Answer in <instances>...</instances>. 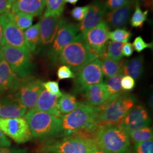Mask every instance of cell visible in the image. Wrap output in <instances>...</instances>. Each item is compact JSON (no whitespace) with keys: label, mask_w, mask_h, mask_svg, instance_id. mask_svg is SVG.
Masks as SVG:
<instances>
[{"label":"cell","mask_w":153,"mask_h":153,"mask_svg":"<svg viewBox=\"0 0 153 153\" xmlns=\"http://www.w3.org/2000/svg\"><path fill=\"white\" fill-rule=\"evenodd\" d=\"M137 100L134 95L123 92L110 97L104 104L98 107V111L90 124L98 128L120 125Z\"/></svg>","instance_id":"1"},{"label":"cell","mask_w":153,"mask_h":153,"mask_svg":"<svg viewBox=\"0 0 153 153\" xmlns=\"http://www.w3.org/2000/svg\"><path fill=\"white\" fill-rule=\"evenodd\" d=\"M95 141L78 134L44 140L38 146V153H91L97 148Z\"/></svg>","instance_id":"2"},{"label":"cell","mask_w":153,"mask_h":153,"mask_svg":"<svg viewBox=\"0 0 153 153\" xmlns=\"http://www.w3.org/2000/svg\"><path fill=\"white\" fill-rule=\"evenodd\" d=\"M93 140L99 148L111 153H133L129 134L120 125L98 128Z\"/></svg>","instance_id":"3"},{"label":"cell","mask_w":153,"mask_h":153,"mask_svg":"<svg viewBox=\"0 0 153 153\" xmlns=\"http://www.w3.org/2000/svg\"><path fill=\"white\" fill-rule=\"evenodd\" d=\"M97 59V57L91 51L80 33L62 50L58 61L76 73Z\"/></svg>","instance_id":"4"},{"label":"cell","mask_w":153,"mask_h":153,"mask_svg":"<svg viewBox=\"0 0 153 153\" xmlns=\"http://www.w3.org/2000/svg\"><path fill=\"white\" fill-rule=\"evenodd\" d=\"M24 116L33 138L43 141L58 137L60 132V117L33 109H29Z\"/></svg>","instance_id":"5"},{"label":"cell","mask_w":153,"mask_h":153,"mask_svg":"<svg viewBox=\"0 0 153 153\" xmlns=\"http://www.w3.org/2000/svg\"><path fill=\"white\" fill-rule=\"evenodd\" d=\"M98 110V107L82 103L74 111L63 115L60 132L57 137L70 136L85 128L91 123Z\"/></svg>","instance_id":"6"},{"label":"cell","mask_w":153,"mask_h":153,"mask_svg":"<svg viewBox=\"0 0 153 153\" xmlns=\"http://www.w3.org/2000/svg\"><path fill=\"white\" fill-rule=\"evenodd\" d=\"M4 59L12 71L20 78L31 76L35 71L32 56L21 49L5 45L1 47Z\"/></svg>","instance_id":"7"},{"label":"cell","mask_w":153,"mask_h":153,"mask_svg":"<svg viewBox=\"0 0 153 153\" xmlns=\"http://www.w3.org/2000/svg\"><path fill=\"white\" fill-rule=\"evenodd\" d=\"M109 28L104 20L82 34L88 47L98 59L105 56L109 40Z\"/></svg>","instance_id":"8"},{"label":"cell","mask_w":153,"mask_h":153,"mask_svg":"<svg viewBox=\"0 0 153 153\" xmlns=\"http://www.w3.org/2000/svg\"><path fill=\"white\" fill-rule=\"evenodd\" d=\"M74 91L77 93L84 91L93 85L103 82L104 75L100 66V59H97L76 73Z\"/></svg>","instance_id":"9"},{"label":"cell","mask_w":153,"mask_h":153,"mask_svg":"<svg viewBox=\"0 0 153 153\" xmlns=\"http://www.w3.org/2000/svg\"><path fill=\"white\" fill-rule=\"evenodd\" d=\"M0 20L2 27L4 45L15 47L31 55L26 45L23 31L16 26L10 12L8 11L1 15Z\"/></svg>","instance_id":"10"},{"label":"cell","mask_w":153,"mask_h":153,"mask_svg":"<svg viewBox=\"0 0 153 153\" xmlns=\"http://www.w3.org/2000/svg\"><path fill=\"white\" fill-rule=\"evenodd\" d=\"M0 130L18 143L30 141L33 136L25 118L6 119L0 117Z\"/></svg>","instance_id":"11"},{"label":"cell","mask_w":153,"mask_h":153,"mask_svg":"<svg viewBox=\"0 0 153 153\" xmlns=\"http://www.w3.org/2000/svg\"><path fill=\"white\" fill-rule=\"evenodd\" d=\"M78 32V25L76 24L66 22L61 26L47 54L48 59L52 64L58 61L62 50L71 42Z\"/></svg>","instance_id":"12"},{"label":"cell","mask_w":153,"mask_h":153,"mask_svg":"<svg viewBox=\"0 0 153 153\" xmlns=\"http://www.w3.org/2000/svg\"><path fill=\"white\" fill-rule=\"evenodd\" d=\"M43 88V82L31 75L22 78L16 93L22 104L31 109L35 107Z\"/></svg>","instance_id":"13"},{"label":"cell","mask_w":153,"mask_h":153,"mask_svg":"<svg viewBox=\"0 0 153 153\" xmlns=\"http://www.w3.org/2000/svg\"><path fill=\"white\" fill-rule=\"evenodd\" d=\"M67 22L65 18L56 16H44L39 21L40 43L39 47L46 48L53 42L59 30Z\"/></svg>","instance_id":"14"},{"label":"cell","mask_w":153,"mask_h":153,"mask_svg":"<svg viewBox=\"0 0 153 153\" xmlns=\"http://www.w3.org/2000/svg\"><path fill=\"white\" fill-rule=\"evenodd\" d=\"M27 110V108L21 102L17 93L0 94V117H22Z\"/></svg>","instance_id":"15"},{"label":"cell","mask_w":153,"mask_h":153,"mask_svg":"<svg viewBox=\"0 0 153 153\" xmlns=\"http://www.w3.org/2000/svg\"><path fill=\"white\" fill-rule=\"evenodd\" d=\"M151 120L148 111L142 105L133 107L121 121L120 126L128 133L149 126Z\"/></svg>","instance_id":"16"},{"label":"cell","mask_w":153,"mask_h":153,"mask_svg":"<svg viewBox=\"0 0 153 153\" xmlns=\"http://www.w3.org/2000/svg\"><path fill=\"white\" fill-rule=\"evenodd\" d=\"M107 10L102 0H94L84 19L78 26L81 33H84L103 20Z\"/></svg>","instance_id":"17"},{"label":"cell","mask_w":153,"mask_h":153,"mask_svg":"<svg viewBox=\"0 0 153 153\" xmlns=\"http://www.w3.org/2000/svg\"><path fill=\"white\" fill-rule=\"evenodd\" d=\"M21 80L4 59L0 63V94L16 93Z\"/></svg>","instance_id":"18"},{"label":"cell","mask_w":153,"mask_h":153,"mask_svg":"<svg viewBox=\"0 0 153 153\" xmlns=\"http://www.w3.org/2000/svg\"><path fill=\"white\" fill-rule=\"evenodd\" d=\"M132 4L120 8L107 11L104 16V21L110 29L114 30L126 26L128 24L133 9Z\"/></svg>","instance_id":"19"},{"label":"cell","mask_w":153,"mask_h":153,"mask_svg":"<svg viewBox=\"0 0 153 153\" xmlns=\"http://www.w3.org/2000/svg\"><path fill=\"white\" fill-rule=\"evenodd\" d=\"M45 0H15L11 4V13H23L33 16L42 14Z\"/></svg>","instance_id":"20"},{"label":"cell","mask_w":153,"mask_h":153,"mask_svg":"<svg viewBox=\"0 0 153 153\" xmlns=\"http://www.w3.org/2000/svg\"><path fill=\"white\" fill-rule=\"evenodd\" d=\"M86 104L93 107H99L109 98L110 94L105 83L90 86L84 91Z\"/></svg>","instance_id":"21"},{"label":"cell","mask_w":153,"mask_h":153,"mask_svg":"<svg viewBox=\"0 0 153 153\" xmlns=\"http://www.w3.org/2000/svg\"><path fill=\"white\" fill-rule=\"evenodd\" d=\"M59 98L57 96L49 93L43 88L33 109L51 114L61 118L63 115L60 112L57 107Z\"/></svg>","instance_id":"22"},{"label":"cell","mask_w":153,"mask_h":153,"mask_svg":"<svg viewBox=\"0 0 153 153\" xmlns=\"http://www.w3.org/2000/svg\"><path fill=\"white\" fill-rule=\"evenodd\" d=\"M144 61L142 56H140L129 60L124 61L123 66V74L131 76L138 79L142 76L143 71Z\"/></svg>","instance_id":"23"},{"label":"cell","mask_w":153,"mask_h":153,"mask_svg":"<svg viewBox=\"0 0 153 153\" xmlns=\"http://www.w3.org/2000/svg\"><path fill=\"white\" fill-rule=\"evenodd\" d=\"M100 66L104 76L110 78L122 73L124 60L116 61L105 56L101 59ZM123 74V73H122Z\"/></svg>","instance_id":"24"},{"label":"cell","mask_w":153,"mask_h":153,"mask_svg":"<svg viewBox=\"0 0 153 153\" xmlns=\"http://www.w3.org/2000/svg\"><path fill=\"white\" fill-rule=\"evenodd\" d=\"M39 27L38 22L23 32L26 45L30 53L36 52L39 47L40 43Z\"/></svg>","instance_id":"25"},{"label":"cell","mask_w":153,"mask_h":153,"mask_svg":"<svg viewBox=\"0 0 153 153\" xmlns=\"http://www.w3.org/2000/svg\"><path fill=\"white\" fill-rule=\"evenodd\" d=\"M81 104L77 100L75 96L70 94H65L59 99L57 107L60 112L64 115L76 109Z\"/></svg>","instance_id":"26"},{"label":"cell","mask_w":153,"mask_h":153,"mask_svg":"<svg viewBox=\"0 0 153 153\" xmlns=\"http://www.w3.org/2000/svg\"><path fill=\"white\" fill-rule=\"evenodd\" d=\"M65 0H45L43 16L61 17L65 8Z\"/></svg>","instance_id":"27"},{"label":"cell","mask_w":153,"mask_h":153,"mask_svg":"<svg viewBox=\"0 0 153 153\" xmlns=\"http://www.w3.org/2000/svg\"><path fill=\"white\" fill-rule=\"evenodd\" d=\"M131 141L134 144L153 140V129L150 127H145L128 133Z\"/></svg>","instance_id":"28"},{"label":"cell","mask_w":153,"mask_h":153,"mask_svg":"<svg viewBox=\"0 0 153 153\" xmlns=\"http://www.w3.org/2000/svg\"><path fill=\"white\" fill-rule=\"evenodd\" d=\"M11 14L13 21L22 31H25L32 26L33 20V16H32L23 13Z\"/></svg>","instance_id":"29"},{"label":"cell","mask_w":153,"mask_h":153,"mask_svg":"<svg viewBox=\"0 0 153 153\" xmlns=\"http://www.w3.org/2000/svg\"><path fill=\"white\" fill-rule=\"evenodd\" d=\"M124 43L114 41L108 42L105 52V56L116 61L123 60L122 49Z\"/></svg>","instance_id":"30"},{"label":"cell","mask_w":153,"mask_h":153,"mask_svg":"<svg viewBox=\"0 0 153 153\" xmlns=\"http://www.w3.org/2000/svg\"><path fill=\"white\" fill-rule=\"evenodd\" d=\"M149 11H142L140 6L135 5L134 11L131 16L130 23L131 26L134 28H142L145 22L148 19Z\"/></svg>","instance_id":"31"},{"label":"cell","mask_w":153,"mask_h":153,"mask_svg":"<svg viewBox=\"0 0 153 153\" xmlns=\"http://www.w3.org/2000/svg\"><path fill=\"white\" fill-rule=\"evenodd\" d=\"M123 76L122 73L108 78L106 83L107 88L110 94V97H114L122 93L121 86V78Z\"/></svg>","instance_id":"32"},{"label":"cell","mask_w":153,"mask_h":153,"mask_svg":"<svg viewBox=\"0 0 153 153\" xmlns=\"http://www.w3.org/2000/svg\"><path fill=\"white\" fill-rule=\"evenodd\" d=\"M132 36V33L130 31L126 28H116L114 31L109 32V39L112 41L126 43L128 42Z\"/></svg>","instance_id":"33"},{"label":"cell","mask_w":153,"mask_h":153,"mask_svg":"<svg viewBox=\"0 0 153 153\" xmlns=\"http://www.w3.org/2000/svg\"><path fill=\"white\" fill-rule=\"evenodd\" d=\"M103 1L107 11L115 10L131 4V0H104Z\"/></svg>","instance_id":"34"},{"label":"cell","mask_w":153,"mask_h":153,"mask_svg":"<svg viewBox=\"0 0 153 153\" xmlns=\"http://www.w3.org/2000/svg\"><path fill=\"white\" fill-rule=\"evenodd\" d=\"M133 153H153V140L134 144Z\"/></svg>","instance_id":"35"},{"label":"cell","mask_w":153,"mask_h":153,"mask_svg":"<svg viewBox=\"0 0 153 153\" xmlns=\"http://www.w3.org/2000/svg\"><path fill=\"white\" fill-rule=\"evenodd\" d=\"M43 86L49 93L60 98L63 95L59 88V84L57 81H49L47 82H43Z\"/></svg>","instance_id":"36"},{"label":"cell","mask_w":153,"mask_h":153,"mask_svg":"<svg viewBox=\"0 0 153 153\" xmlns=\"http://www.w3.org/2000/svg\"><path fill=\"white\" fill-rule=\"evenodd\" d=\"M57 75L59 80L66 79H74L76 74L68 66L63 65L61 66L57 71Z\"/></svg>","instance_id":"37"},{"label":"cell","mask_w":153,"mask_h":153,"mask_svg":"<svg viewBox=\"0 0 153 153\" xmlns=\"http://www.w3.org/2000/svg\"><path fill=\"white\" fill-rule=\"evenodd\" d=\"M90 7V5L85 6H78L74 7L71 11L72 17L78 21H82L86 16Z\"/></svg>","instance_id":"38"},{"label":"cell","mask_w":153,"mask_h":153,"mask_svg":"<svg viewBox=\"0 0 153 153\" xmlns=\"http://www.w3.org/2000/svg\"><path fill=\"white\" fill-rule=\"evenodd\" d=\"M133 47L138 53L142 52L144 49L146 48H152L153 43H148L145 42L141 36L136 37L133 42Z\"/></svg>","instance_id":"39"},{"label":"cell","mask_w":153,"mask_h":153,"mask_svg":"<svg viewBox=\"0 0 153 153\" xmlns=\"http://www.w3.org/2000/svg\"><path fill=\"white\" fill-rule=\"evenodd\" d=\"M136 85L135 79L131 76L125 75L123 76L121 81V86L122 90L126 91H129L132 90Z\"/></svg>","instance_id":"40"},{"label":"cell","mask_w":153,"mask_h":153,"mask_svg":"<svg viewBox=\"0 0 153 153\" xmlns=\"http://www.w3.org/2000/svg\"><path fill=\"white\" fill-rule=\"evenodd\" d=\"M11 4L9 0H0V16L10 11Z\"/></svg>","instance_id":"41"},{"label":"cell","mask_w":153,"mask_h":153,"mask_svg":"<svg viewBox=\"0 0 153 153\" xmlns=\"http://www.w3.org/2000/svg\"><path fill=\"white\" fill-rule=\"evenodd\" d=\"M133 52L134 49L131 43L127 42L124 44L122 49V53L123 56L129 57L133 54Z\"/></svg>","instance_id":"42"},{"label":"cell","mask_w":153,"mask_h":153,"mask_svg":"<svg viewBox=\"0 0 153 153\" xmlns=\"http://www.w3.org/2000/svg\"><path fill=\"white\" fill-rule=\"evenodd\" d=\"M11 145L10 140L0 130V148H9Z\"/></svg>","instance_id":"43"},{"label":"cell","mask_w":153,"mask_h":153,"mask_svg":"<svg viewBox=\"0 0 153 153\" xmlns=\"http://www.w3.org/2000/svg\"><path fill=\"white\" fill-rule=\"evenodd\" d=\"M0 153H27L26 151L19 148H0Z\"/></svg>","instance_id":"44"},{"label":"cell","mask_w":153,"mask_h":153,"mask_svg":"<svg viewBox=\"0 0 153 153\" xmlns=\"http://www.w3.org/2000/svg\"><path fill=\"white\" fill-rule=\"evenodd\" d=\"M131 2L134 5H138L140 6L142 4H145L146 5H151V0H131Z\"/></svg>","instance_id":"45"},{"label":"cell","mask_w":153,"mask_h":153,"mask_svg":"<svg viewBox=\"0 0 153 153\" xmlns=\"http://www.w3.org/2000/svg\"><path fill=\"white\" fill-rule=\"evenodd\" d=\"M4 46V39H3V32H2V27L0 20V47Z\"/></svg>","instance_id":"46"},{"label":"cell","mask_w":153,"mask_h":153,"mask_svg":"<svg viewBox=\"0 0 153 153\" xmlns=\"http://www.w3.org/2000/svg\"><path fill=\"white\" fill-rule=\"evenodd\" d=\"M91 153H109L108 152L103 150L101 148H99L98 146H97V148H95L93 151V152Z\"/></svg>","instance_id":"47"},{"label":"cell","mask_w":153,"mask_h":153,"mask_svg":"<svg viewBox=\"0 0 153 153\" xmlns=\"http://www.w3.org/2000/svg\"><path fill=\"white\" fill-rule=\"evenodd\" d=\"M79 0H65V3H69L71 5H75L76 3L78 2Z\"/></svg>","instance_id":"48"},{"label":"cell","mask_w":153,"mask_h":153,"mask_svg":"<svg viewBox=\"0 0 153 153\" xmlns=\"http://www.w3.org/2000/svg\"><path fill=\"white\" fill-rule=\"evenodd\" d=\"M4 59V56H3V53L1 50V47H0V63L3 61Z\"/></svg>","instance_id":"49"},{"label":"cell","mask_w":153,"mask_h":153,"mask_svg":"<svg viewBox=\"0 0 153 153\" xmlns=\"http://www.w3.org/2000/svg\"><path fill=\"white\" fill-rule=\"evenodd\" d=\"M9 1L11 2V3H13V2H14L15 0H9Z\"/></svg>","instance_id":"50"}]
</instances>
